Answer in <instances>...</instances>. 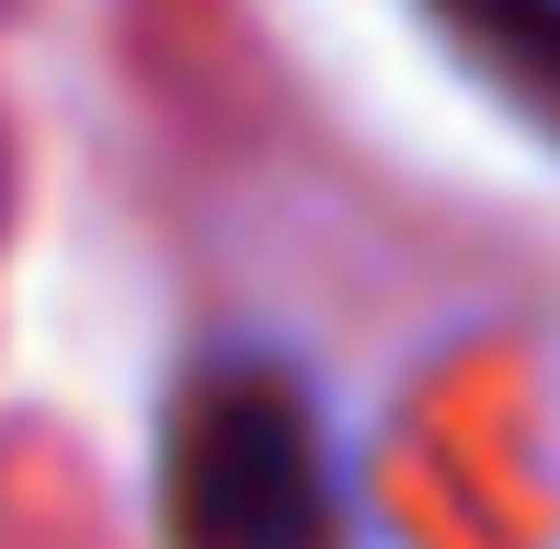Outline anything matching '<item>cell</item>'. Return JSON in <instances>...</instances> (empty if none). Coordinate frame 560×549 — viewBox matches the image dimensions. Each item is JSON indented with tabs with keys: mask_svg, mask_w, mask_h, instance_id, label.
<instances>
[{
	"mask_svg": "<svg viewBox=\"0 0 560 549\" xmlns=\"http://www.w3.org/2000/svg\"><path fill=\"white\" fill-rule=\"evenodd\" d=\"M172 549H343V492L298 378L218 366L172 412Z\"/></svg>",
	"mask_w": 560,
	"mask_h": 549,
	"instance_id": "6da1fadb",
	"label": "cell"
},
{
	"mask_svg": "<svg viewBox=\"0 0 560 549\" xmlns=\"http://www.w3.org/2000/svg\"><path fill=\"white\" fill-rule=\"evenodd\" d=\"M435 12L457 23V35H480L526 92L560 104V0H435Z\"/></svg>",
	"mask_w": 560,
	"mask_h": 549,
	"instance_id": "7a4b0ae2",
	"label": "cell"
}]
</instances>
